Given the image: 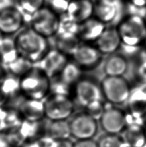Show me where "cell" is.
<instances>
[{
    "label": "cell",
    "mask_w": 146,
    "mask_h": 147,
    "mask_svg": "<svg viewBox=\"0 0 146 147\" xmlns=\"http://www.w3.org/2000/svg\"><path fill=\"white\" fill-rule=\"evenodd\" d=\"M15 41L19 54L33 64L40 61L48 51L46 38L31 27L21 31L15 38Z\"/></svg>",
    "instance_id": "obj_1"
},
{
    "label": "cell",
    "mask_w": 146,
    "mask_h": 147,
    "mask_svg": "<svg viewBox=\"0 0 146 147\" xmlns=\"http://www.w3.org/2000/svg\"><path fill=\"white\" fill-rule=\"evenodd\" d=\"M50 78L38 67L20 78L21 94L26 98L44 101L50 94Z\"/></svg>",
    "instance_id": "obj_2"
},
{
    "label": "cell",
    "mask_w": 146,
    "mask_h": 147,
    "mask_svg": "<svg viewBox=\"0 0 146 147\" xmlns=\"http://www.w3.org/2000/svg\"><path fill=\"white\" fill-rule=\"evenodd\" d=\"M71 97L75 105L84 110L90 105L102 101L100 82L93 77L82 76L72 87Z\"/></svg>",
    "instance_id": "obj_3"
},
{
    "label": "cell",
    "mask_w": 146,
    "mask_h": 147,
    "mask_svg": "<svg viewBox=\"0 0 146 147\" xmlns=\"http://www.w3.org/2000/svg\"><path fill=\"white\" fill-rule=\"evenodd\" d=\"M117 28L122 44L141 47L146 42V23L144 18L127 16L119 23Z\"/></svg>",
    "instance_id": "obj_4"
},
{
    "label": "cell",
    "mask_w": 146,
    "mask_h": 147,
    "mask_svg": "<svg viewBox=\"0 0 146 147\" xmlns=\"http://www.w3.org/2000/svg\"><path fill=\"white\" fill-rule=\"evenodd\" d=\"M104 100L114 106L127 103L131 92L132 87L124 77L105 76L100 81Z\"/></svg>",
    "instance_id": "obj_5"
},
{
    "label": "cell",
    "mask_w": 146,
    "mask_h": 147,
    "mask_svg": "<svg viewBox=\"0 0 146 147\" xmlns=\"http://www.w3.org/2000/svg\"><path fill=\"white\" fill-rule=\"evenodd\" d=\"M75 107L70 96L50 94L44 100L45 118L48 121L68 120L74 114Z\"/></svg>",
    "instance_id": "obj_6"
},
{
    "label": "cell",
    "mask_w": 146,
    "mask_h": 147,
    "mask_svg": "<svg viewBox=\"0 0 146 147\" xmlns=\"http://www.w3.org/2000/svg\"><path fill=\"white\" fill-rule=\"evenodd\" d=\"M68 123L71 138L76 141L93 140L98 133V120L84 110L73 114Z\"/></svg>",
    "instance_id": "obj_7"
},
{
    "label": "cell",
    "mask_w": 146,
    "mask_h": 147,
    "mask_svg": "<svg viewBox=\"0 0 146 147\" xmlns=\"http://www.w3.org/2000/svg\"><path fill=\"white\" fill-rule=\"evenodd\" d=\"M60 18L50 7H43L31 17V28L45 38L56 35Z\"/></svg>",
    "instance_id": "obj_8"
},
{
    "label": "cell",
    "mask_w": 146,
    "mask_h": 147,
    "mask_svg": "<svg viewBox=\"0 0 146 147\" xmlns=\"http://www.w3.org/2000/svg\"><path fill=\"white\" fill-rule=\"evenodd\" d=\"M125 11L126 4L122 0H97L93 15L106 25H115L123 20Z\"/></svg>",
    "instance_id": "obj_9"
},
{
    "label": "cell",
    "mask_w": 146,
    "mask_h": 147,
    "mask_svg": "<svg viewBox=\"0 0 146 147\" xmlns=\"http://www.w3.org/2000/svg\"><path fill=\"white\" fill-rule=\"evenodd\" d=\"M98 121L106 134L120 135L127 125V114L123 109L111 105L110 107H106Z\"/></svg>",
    "instance_id": "obj_10"
},
{
    "label": "cell",
    "mask_w": 146,
    "mask_h": 147,
    "mask_svg": "<svg viewBox=\"0 0 146 147\" xmlns=\"http://www.w3.org/2000/svg\"><path fill=\"white\" fill-rule=\"evenodd\" d=\"M74 61L82 70H91L98 66L102 59V54L95 46L80 44L72 54Z\"/></svg>",
    "instance_id": "obj_11"
},
{
    "label": "cell",
    "mask_w": 146,
    "mask_h": 147,
    "mask_svg": "<svg viewBox=\"0 0 146 147\" xmlns=\"http://www.w3.org/2000/svg\"><path fill=\"white\" fill-rule=\"evenodd\" d=\"M66 54L58 49L48 51L45 56L37 63V67L45 72L50 78L58 76L68 62Z\"/></svg>",
    "instance_id": "obj_12"
},
{
    "label": "cell",
    "mask_w": 146,
    "mask_h": 147,
    "mask_svg": "<svg viewBox=\"0 0 146 147\" xmlns=\"http://www.w3.org/2000/svg\"><path fill=\"white\" fill-rule=\"evenodd\" d=\"M24 18L16 7L0 12V31L4 35L17 32L24 22Z\"/></svg>",
    "instance_id": "obj_13"
},
{
    "label": "cell",
    "mask_w": 146,
    "mask_h": 147,
    "mask_svg": "<svg viewBox=\"0 0 146 147\" xmlns=\"http://www.w3.org/2000/svg\"><path fill=\"white\" fill-rule=\"evenodd\" d=\"M96 47L102 54L115 53L121 45V39L115 26L106 27L103 33L95 41Z\"/></svg>",
    "instance_id": "obj_14"
},
{
    "label": "cell",
    "mask_w": 146,
    "mask_h": 147,
    "mask_svg": "<svg viewBox=\"0 0 146 147\" xmlns=\"http://www.w3.org/2000/svg\"><path fill=\"white\" fill-rule=\"evenodd\" d=\"M94 14V3L92 0H70L66 14L80 24L90 19Z\"/></svg>",
    "instance_id": "obj_15"
},
{
    "label": "cell",
    "mask_w": 146,
    "mask_h": 147,
    "mask_svg": "<svg viewBox=\"0 0 146 147\" xmlns=\"http://www.w3.org/2000/svg\"><path fill=\"white\" fill-rule=\"evenodd\" d=\"M17 110L24 120L41 121L45 117L44 101L35 100L23 97L18 103Z\"/></svg>",
    "instance_id": "obj_16"
},
{
    "label": "cell",
    "mask_w": 146,
    "mask_h": 147,
    "mask_svg": "<svg viewBox=\"0 0 146 147\" xmlns=\"http://www.w3.org/2000/svg\"><path fill=\"white\" fill-rule=\"evenodd\" d=\"M127 110L133 117H143L146 110V83H139L132 88L131 92L127 101Z\"/></svg>",
    "instance_id": "obj_17"
},
{
    "label": "cell",
    "mask_w": 146,
    "mask_h": 147,
    "mask_svg": "<svg viewBox=\"0 0 146 147\" xmlns=\"http://www.w3.org/2000/svg\"><path fill=\"white\" fill-rule=\"evenodd\" d=\"M106 25L95 17L80 23L78 38L85 43L95 42L106 29Z\"/></svg>",
    "instance_id": "obj_18"
},
{
    "label": "cell",
    "mask_w": 146,
    "mask_h": 147,
    "mask_svg": "<svg viewBox=\"0 0 146 147\" xmlns=\"http://www.w3.org/2000/svg\"><path fill=\"white\" fill-rule=\"evenodd\" d=\"M121 136L127 147H143L146 142V130L142 123H128Z\"/></svg>",
    "instance_id": "obj_19"
},
{
    "label": "cell",
    "mask_w": 146,
    "mask_h": 147,
    "mask_svg": "<svg viewBox=\"0 0 146 147\" xmlns=\"http://www.w3.org/2000/svg\"><path fill=\"white\" fill-rule=\"evenodd\" d=\"M128 66L126 56L115 52L109 55L104 62L103 70L106 76L124 77L128 70Z\"/></svg>",
    "instance_id": "obj_20"
},
{
    "label": "cell",
    "mask_w": 146,
    "mask_h": 147,
    "mask_svg": "<svg viewBox=\"0 0 146 147\" xmlns=\"http://www.w3.org/2000/svg\"><path fill=\"white\" fill-rule=\"evenodd\" d=\"M44 136L54 140L71 138L68 121H49L44 126Z\"/></svg>",
    "instance_id": "obj_21"
},
{
    "label": "cell",
    "mask_w": 146,
    "mask_h": 147,
    "mask_svg": "<svg viewBox=\"0 0 146 147\" xmlns=\"http://www.w3.org/2000/svg\"><path fill=\"white\" fill-rule=\"evenodd\" d=\"M19 56L15 39L5 37L0 44V62L6 67Z\"/></svg>",
    "instance_id": "obj_22"
},
{
    "label": "cell",
    "mask_w": 146,
    "mask_h": 147,
    "mask_svg": "<svg viewBox=\"0 0 146 147\" xmlns=\"http://www.w3.org/2000/svg\"><path fill=\"white\" fill-rule=\"evenodd\" d=\"M62 82L73 87L82 77V70L73 61H68L57 76Z\"/></svg>",
    "instance_id": "obj_23"
},
{
    "label": "cell",
    "mask_w": 146,
    "mask_h": 147,
    "mask_svg": "<svg viewBox=\"0 0 146 147\" xmlns=\"http://www.w3.org/2000/svg\"><path fill=\"white\" fill-rule=\"evenodd\" d=\"M79 24L64 14L62 18H60L59 27L56 35L58 38L68 39L78 37Z\"/></svg>",
    "instance_id": "obj_24"
},
{
    "label": "cell",
    "mask_w": 146,
    "mask_h": 147,
    "mask_svg": "<svg viewBox=\"0 0 146 147\" xmlns=\"http://www.w3.org/2000/svg\"><path fill=\"white\" fill-rule=\"evenodd\" d=\"M0 88L9 99L16 98L18 95L21 94L20 90V78L8 73L0 83Z\"/></svg>",
    "instance_id": "obj_25"
},
{
    "label": "cell",
    "mask_w": 146,
    "mask_h": 147,
    "mask_svg": "<svg viewBox=\"0 0 146 147\" xmlns=\"http://www.w3.org/2000/svg\"><path fill=\"white\" fill-rule=\"evenodd\" d=\"M33 63L25 57L20 56L5 67L8 73L17 77H22L32 69Z\"/></svg>",
    "instance_id": "obj_26"
},
{
    "label": "cell",
    "mask_w": 146,
    "mask_h": 147,
    "mask_svg": "<svg viewBox=\"0 0 146 147\" xmlns=\"http://www.w3.org/2000/svg\"><path fill=\"white\" fill-rule=\"evenodd\" d=\"M17 8L23 16H32L41 8L43 7L45 0H17Z\"/></svg>",
    "instance_id": "obj_27"
},
{
    "label": "cell",
    "mask_w": 146,
    "mask_h": 147,
    "mask_svg": "<svg viewBox=\"0 0 146 147\" xmlns=\"http://www.w3.org/2000/svg\"><path fill=\"white\" fill-rule=\"evenodd\" d=\"M98 147H127L121 135L104 134L97 141Z\"/></svg>",
    "instance_id": "obj_28"
},
{
    "label": "cell",
    "mask_w": 146,
    "mask_h": 147,
    "mask_svg": "<svg viewBox=\"0 0 146 147\" xmlns=\"http://www.w3.org/2000/svg\"><path fill=\"white\" fill-rule=\"evenodd\" d=\"M79 40L80 39L78 37L68 39L57 38V49H58L59 51L62 52V53L66 54V56H68V55L72 56L75 49L80 45L79 43Z\"/></svg>",
    "instance_id": "obj_29"
},
{
    "label": "cell",
    "mask_w": 146,
    "mask_h": 147,
    "mask_svg": "<svg viewBox=\"0 0 146 147\" xmlns=\"http://www.w3.org/2000/svg\"><path fill=\"white\" fill-rule=\"evenodd\" d=\"M40 141L43 147H73L74 141L71 139L64 140H54L48 136H44L41 138Z\"/></svg>",
    "instance_id": "obj_30"
},
{
    "label": "cell",
    "mask_w": 146,
    "mask_h": 147,
    "mask_svg": "<svg viewBox=\"0 0 146 147\" xmlns=\"http://www.w3.org/2000/svg\"><path fill=\"white\" fill-rule=\"evenodd\" d=\"M126 11L128 14L127 16H136L144 19L146 17V7L135 6L129 2L126 3Z\"/></svg>",
    "instance_id": "obj_31"
},
{
    "label": "cell",
    "mask_w": 146,
    "mask_h": 147,
    "mask_svg": "<svg viewBox=\"0 0 146 147\" xmlns=\"http://www.w3.org/2000/svg\"><path fill=\"white\" fill-rule=\"evenodd\" d=\"M68 0H50V9L58 14V12L62 14H66L68 5L69 3Z\"/></svg>",
    "instance_id": "obj_32"
},
{
    "label": "cell",
    "mask_w": 146,
    "mask_h": 147,
    "mask_svg": "<svg viewBox=\"0 0 146 147\" xmlns=\"http://www.w3.org/2000/svg\"><path fill=\"white\" fill-rule=\"evenodd\" d=\"M136 76L139 80V83H146V60L142 59L138 65Z\"/></svg>",
    "instance_id": "obj_33"
},
{
    "label": "cell",
    "mask_w": 146,
    "mask_h": 147,
    "mask_svg": "<svg viewBox=\"0 0 146 147\" xmlns=\"http://www.w3.org/2000/svg\"><path fill=\"white\" fill-rule=\"evenodd\" d=\"M73 147H98L97 141L93 140H77L74 142Z\"/></svg>",
    "instance_id": "obj_34"
},
{
    "label": "cell",
    "mask_w": 146,
    "mask_h": 147,
    "mask_svg": "<svg viewBox=\"0 0 146 147\" xmlns=\"http://www.w3.org/2000/svg\"><path fill=\"white\" fill-rule=\"evenodd\" d=\"M15 0H0V12L15 7Z\"/></svg>",
    "instance_id": "obj_35"
},
{
    "label": "cell",
    "mask_w": 146,
    "mask_h": 147,
    "mask_svg": "<svg viewBox=\"0 0 146 147\" xmlns=\"http://www.w3.org/2000/svg\"><path fill=\"white\" fill-rule=\"evenodd\" d=\"M23 147H43L40 140H34L26 142L23 144Z\"/></svg>",
    "instance_id": "obj_36"
},
{
    "label": "cell",
    "mask_w": 146,
    "mask_h": 147,
    "mask_svg": "<svg viewBox=\"0 0 146 147\" xmlns=\"http://www.w3.org/2000/svg\"><path fill=\"white\" fill-rule=\"evenodd\" d=\"M9 98L3 93L0 88V107H5L6 104L9 101Z\"/></svg>",
    "instance_id": "obj_37"
},
{
    "label": "cell",
    "mask_w": 146,
    "mask_h": 147,
    "mask_svg": "<svg viewBox=\"0 0 146 147\" xmlns=\"http://www.w3.org/2000/svg\"><path fill=\"white\" fill-rule=\"evenodd\" d=\"M129 2L135 6L146 7V0H129Z\"/></svg>",
    "instance_id": "obj_38"
},
{
    "label": "cell",
    "mask_w": 146,
    "mask_h": 147,
    "mask_svg": "<svg viewBox=\"0 0 146 147\" xmlns=\"http://www.w3.org/2000/svg\"><path fill=\"white\" fill-rule=\"evenodd\" d=\"M8 72L7 71L6 69H5L3 66L0 65V83H1L3 80H4L5 78L7 75Z\"/></svg>",
    "instance_id": "obj_39"
},
{
    "label": "cell",
    "mask_w": 146,
    "mask_h": 147,
    "mask_svg": "<svg viewBox=\"0 0 146 147\" xmlns=\"http://www.w3.org/2000/svg\"><path fill=\"white\" fill-rule=\"evenodd\" d=\"M143 123H144V127L146 130V110L143 114Z\"/></svg>",
    "instance_id": "obj_40"
},
{
    "label": "cell",
    "mask_w": 146,
    "mask_h": 147,
    "mask_svg": "<svg viewBox=\"0 0 146 147\" xmlns=\"http://www.w3.org/2000/svg\"><path fill=\"white\" fill-rule=\"evenodd\" d=\"M4 38H5L4 34L1 32V31H0V44L1 43V42L3 41V40Z\"/></svg>",
    "instance_id": "obj_41"
},
{
    "label": "cell",
    "mask_w": 146,
    "mask_h": 147,
    "mask_svg": "<svg viewBox=\"0 0 146 147\" xmlns=\"http://www.w3.org/2000/svg\"><path fill=\"white\" fill-rule=\"evenodd\" d=\"M145 60H146V48L145 49V50L144 51V55H143V58Z\"/></svg>",
    "instance_id": "obj_42"
},
{
    "label": "cell",
    "mask_w": 146,
    "mask_h": 147,
    "mask_svg": "<svg viewBox=\"0 0 146 147\" xmlns=\"http://www.w3.org/2000/svg\"><path fill=\"white\" fill-rule=\"evenodd\" d=\"M143 147H146V142H145V143L144 144V145L143 146Z\"/></svg>",
    "instance_id": "obj_43"
},
{
    "label": "cell",
    "mask_w": 146,
    "mask_h": 147,
    "mask_svg": "<svg viewBox=\"0 0 146 147\" xmlns=\"http://www.w3.org/2000/svg\"><path fill=\"white\" fill-rule=\"evenodd\" d=\"M145 23H146V17H145Z\"/></svg>",
    "instance_id": "obj_44"
}]
</instances>
